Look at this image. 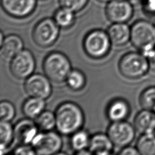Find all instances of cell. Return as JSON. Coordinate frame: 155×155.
Wrapping results in <instances>:
<instances>
[{"label": "cell", "instance_id": "1", "mask_svg": "<svg viewBox=\"0 0 155 155\" xmlns=\"http://www.w3.org/2000/svg\"><path fill=\"white\" fill-rule=\"evenodd\" d=\"M55 113L58 132L63 135H71L81 130L84 122V114L81 108L73 102L60 104Z\"/></svg>", "mask_w": 155, "mask_h": 155}, {"label": "cell", "instance_id": "2", "mask_svg": "<svg viewBox=\"0 0 155 155\" xmlns=\"http://www.w3.org/2000/svg\"><path fill=\"white\" fill-rule=\"evenodd\" d=\"M130 41L144 55L155 49V25L149 21L139 19L131 26Z\"/></svg>", "mask_w": 155, "mask_h": 155}, {"label": "cell", "instance_id": "3", "mask_svg": "<svg viewBox=\"0 0 155 155\" xmlns=\"http://www.w3.org/2000/svg\"><path fill=\"white\" fill-rule=\"evenodd\" d=\"M43 70L48 79L55 83L65 81L71 71L69 59L62 53L53 51L45 58L43 62Z\"/></svg>", "mask_w": 155, "mask_h": 155}, {"label": "cell", "instance_id": "4", "mask_svg": "<svg viewBox=\"0 0 155 155\" xmlns=\"http://www.w3.org/2000/svg\"><path fill=\"white\" fill-rule=\"evenodd\" d=\"M119 70L125 78L137 79L144 76L150 68L148 58L141 52L125 53L119 62Z\"/></svg>", "mask_w": 155, "mask_h": 155}, {"label": "cell", "instance_id": "5", "mask_svg": "<svg viewBox=\"0 0 155 155\" xmlns=\"http://www.w3.org/2000/svg\"><path fill=\"white\" fill-rule=\"evenodd\" d=\"M111 41L107 32L100 29L90 31L84 40V48L91 58L100 59L107 54L111 47Z\"/></svg>", "mask_w": 155, "mask_h": 155}, {"label": "cell", "instance_id": "6", "mask_svg": "<svg viewBox=\"0 0 155 155\" xmlns=\"http://www.w3.org/2000/svg\"><path fill=\"white\" fill-rule=\"evenodd\" d=\"M60 27L53 18H45L34 27L32 37L35 44L43 48L52 45L58 38Z\"/></svg>", "mask_w": 155, "mask_h": 155}, {"label": "cell", "instance_id": "7", "mask_svg": "<svg viewBox=\"0 0 155 155\" xmlns=\"http://www.w3.org/2000/svg\"><path fill=\"white\" fill-rule=\"evenodd\" d=\"M31 145L36 154L51 155L58 153L62 146V140L58 133L51 130L38 133Z\"/></svg>", "mask_w": 155, "mask_h": 155}, {"label": "cell", "instance_id": "8", "mask_svg": "<svg viewBox=\"0 0 155 155\" xmlns=\"http://www.w3.org/2000/svg\"><path fill=\"white\" fill-rule=\"evenodd\" d=\"M35 67V57L27 49H23L10 60V71L15 78L19 79H27L33 74Z\"/></svg>", "mask_w": 155, "mask_h": 155}, {"label": "cell", "instance_id": "9", "mask_svg": "<svg viewBox=\"0 0 155 155\" xmlns=\"http://www.w3.org/2000/svg\"><path fill=\"white\" fill-rule=\"evenodd\" d=\"M136 131L134 127L125 120L113 122L108 128L107 134L114 146L124 148L133 142Z\"/></svg>", "mask_w": 155, "mask_h": 155}, {"label": "cell", "instance_id": "10", "mask_svg": "<svg viewBox=\"0 0 155 155\" xmlns=\"http://www.w3.org/2000/svg\"><path fill=\"white\" fill-rule=\"evenodd\" d=\"M134 12L130 0H111L105 8L106 17L112 23H127L132 18Z\"/></svg>", "mask_w": 155, "mask_h": 155}, {"label": "cell", "instance_id": "11", "mask_svg": "<svg viewBox=\"0 0 155 155\" xmlns=\"http://www.w3.org/2000/svg\"><path fill=\"white\" fill-rule=\"evenodd\" d=\"M50 81L45 74H33L26 79L24 84L25 91L30 97L46 99L51 94Z\"/></svg>", "mask_w": 155, "mask_h": 155}, {"label": "cell", "instance_id": "12", "mask_svg": "<svg viewBox=\"0 0 155 155\" xmlns=\"http://www.w3.org/2000/svg\"><path fill=\"white\" fill-rule=\"evenodd\" d=\"M38 0H1L3 10L10 16L22 19L31 15L35 10Z\"/></svg>", "mask_w": 155, "mask_h": 155}, {"label": "cell", "instance_id": "13", "mask_svg": "<svg viewBox=\"0 0 155 155\" xmlns=\"http://www.w3.org/2000/svg\"><path fill=\"white\" fill-rule=\"evenodd\" d=\"M38 127L29 118L19 120L14 127V139L20 144L30 145L38 134Z\"/></svg>", "mask_w": 155, "mask_h": 155}, {"label": "cell", "instance_id": "14", "mask_svg": "<svg viewBox=\"0 0 155 155\" xmlns=\"http://www.w3.org/2000/svg\"><path fill=\"white\" fill-rule=\"evenodd\" d=\"M0 46L2 57L6 60H11L24 49V42L19 36L11 34L4 37Z\"/></svg>", "mask_w": 155, "mask_h": 155}, {"label": "cell", "instance_id": "15", "mask_svg": "<svg viewBox=\"0 0 155 155\" xmlns=\"http://www.w3.org/2000/svg\"><path fill=\"white\" fill-rule=\"evenodd\" d=\"M134 127L136 130L141 134L154 133L155 131V111L142 108L135 116Z\"/></svg>", "mask_w": 155, "mask_h": 155}, {"label": "cell", "instance_id": "16", "mask_svg": "<svg viewBox=\"0 0 155 155\" xmlns=\"http://www.w3.org/2000/svg\"><path fill=\"white\" fill-rule=\"evenodd\" d=\"M107 33L112 44L116 46L125 45L131 36V28L127 23H112Z\"/></svg>", "mask_w": 155, "mask_h": 155}, {"label": "cell", "instance_id": "17", "mask_svg": "<svg viewBox=\"0 0 155 155\" xmlns=\"http://www.w3.org/2000/svg\"><path fill=\"white\" fill-rule=\"evenodd\" d=\"M113 146L108 134L97 133L90 137L88 148L91 154L107 155L111 153Z\"/></svg>", "mask_w": 155, "mask_h": 155}, {"label": "cell", "instance_id": "18", "mask_svg": "<svg viewBox=\"0 0 155 155\" xmlns=\"http://www.w3.org/2000/svg\"><path fill=\"white\" fill-rule=\"evenodd\" d=\"M130 113V106L127 101L123 99H116L108 105L107 114L113 122L125 120Z\"/></svg>", "mask_w": 155, "mask_h": 155}, {"label": "cell", "instance_id": "19", "mask_svg": "<svg viewBox=\"0 0 155 155\" xmlns=\"http://www.w3.org/2000/svg\"><path fill=\"white\" fill-rule=\"evenodd\" d=\"M45 107V99L30 97L23 103L22 111L26 117L35 119L42 111Z\"/></svg>", "mask_w": 155, "mask_h": 155}, {"label": "cell", "instance_id": "20", "mask_svg": "<svg viewBox=\"0 0 155 155\" xmlns=\"http://www.w3.org/2000/svg\"><path fill=\"white\" fill-rule=\"evenodd\" d=\"M53 19L60 28H68L75 22V12L68 8L60 7L55 11Z\"/></svg>", "mask_w": 155, "mask_h": 155}, {"label": "cell", "instance_id": "21", "mask_svg": "<svg viewBox=\"0 0 155 155\" xmlns=\"http://www.w3.org/2000/svg\"><path fill=\"white\" fill-rule=\"evenodd\" d=\"M136 148L140 154L155 155L154 133L142 134L137 140Z\"/></svg>", "mask_w": 155, "mask_h": 155}, {"label": "cell", "instance_id": "22", "mask_svg": "<svg viewBox=\"0 0 155 155\" xmlns=\"http://www.w3.org/2000/svg\"><path fill=\"white\" fill-rule=\"evenodd\" d=\"M35 120L38 128L44 131H51L56 127L55 113L50 111H42Z\"/></svg>", "mask_w": 155, "mask_h": 155}, {"label": "cell", "instance_id": "23", "mask_svg": "<svg viewBox=\"0 0 155 155\" xmlns=\"http://www.w3.org/2000/svg\"><path fill=\"white\" fill-rule=\"evenodd\" d=\"M90 137L88 133L82 130H79L71 134L70 144L72 148L78 152L88 148Z\"/></svg>", "mask_w": 155, "mask_h": 155}, {"label": "cell", "instance_id": "24", "mask_svg": "<svg viewBox=\"0 0 155 155\" xmlns=\"http://www.w3.org/2000/svg\"><path fill=\"white\" fill-rule=\"evenodd\" d=\"M14 139V127L10 122L1 120L0 142L1 150L6 149Z\"/></svg>", "mask_w": 155, "mask_h": 155}, {"label": "cell", "instance_id": "25", "mask_svg": "<svg viewBox=\"0 0 155 155\" xmlns=\"http://www.w3.org/2000/svg\"><path fill=\"white\" fill-rule=\"evenodd\" d=\"M66 82L68 87L75 91L81 90L86 82L85 77L84 73L78 70H71L68 74Z\"/></svg>", "mask_w": 155, "mask_h": 155}, {"label": "cell", "instance_id": "26", "mask_svg": "<svg viewBox=\"0 0 155 155\" xmlns=\"http://www.w3.org/2000/svg\"><path fill=\"white\" fill-rule=\"evenodd\" d=\"M139 103L143 109L155 111V86L148 87L141 93Z\"/></svg>", "mask_w": 155, "mask_h": 155}, {"label": "cell", "instance_id": "27", "mask_svg": "<svg viewBox=\"0 0 155 155\" xmlns=\"http://www.w3.org/2000/svg\"><path fill=\"white\" fill-rule=\"evenodd\" d=\"M16 110L13 104L8 101H2L0 104L1 120L10 122L15 116Z\"/></svg>", "mask_w": 155, "mask_h": 155}, {"label": "cell", "instance_id": "28", "mask_svg": "<svg viewBox=\"0 0 155 155\" xmlns=\"http://www.w3.org/2000/svg\"><path fill=\"white\" fill-rule=\"evenodd\" d=\"M88 2L89 0H59L60 7L68 8L75 13L82 11Z\"/></svg>", "mask_w": 155, "mask_h": 155}, {"label": "cell", "instance_id": "29", "mask_svg": "<svg viewBox=\"0 0 155 155\" xmlns=\"http://www.w3.org/2000/svg\"><path fill=\"white\" fill-rule=\"evenodd\" d=\"M142 10L145 15L151 19L155 17V0H143L142 2Z\"/></svg>", "mask_w": 155, "mask_h": 155}, {"label": "cell", "instance_id": "30", "mask_svg": "<svg viewBox=\"0 0 155 155\" xmlns=\"http://www.w3.org/2000/svg\"><path fill=\"white\" fill-rule=\"evenodd\" d=\"M14 153L15 154H24V155H29V154H35V151L32 146H30L29 145L26 144H21L19 147H18L14 151Z\"/></svg>", "mask_w": 155, "mask_h": 155}, {"label": "cell", "instance_id": "31", "mask_svg": "<svg viewBox=\"0 0 155 155\" xmlns=\"http://www.w3.org/2000/svg\"><path fill=\"white\" fill-rule=\"evenodd\" d=\"M119 154L122 155H137L140 154L137 148L130 147L129 145L126 146L120 151Z\"/></svg>", "mask_w": 155, "mask_h": 155}, {"label": "cell", "instance_id": "32", "mask_svg": "<svg viewBox=\"0 0 155 155\" xmlns=\"http://www.w3.org/2000/svg\"><path fill=\"white\" fill-rule=\"evenodd\" d=\"M145 56L148 59L150 69L155 71V49L148 52Z\"/></svg>", "mask_w": 155, "mask_h": 155}, {"label": "cell", "instance_id": "33", "mask_svg": "<svg viewBox=\"0 0 155 155\" xmlns=\"http://www.w3.org/2000/svg\"><path fill=\"white\" fill-rule=\"evenodd\" d=\"M97 1L99 2H105V3H107L108 2H109L111 0H97Z\"/></svg>", "mask_w": 155, "mask_h": 155}, {"label": "cell", "instance_id": "34", "mask_svg": "<svg viewBox=\"0 0 155 155\" xmlns=\"http://www.w3.org/2000/svg\"><path fill=\"white\" fill-rule=\"evenodd\" d=\"M151 19H152V21H151V22H152L154 24V25H155V17L153 18H152Z\"/></svg>", "mask_w": 155, "mask_h": 155}, {"label": "cell", "instance_id": "35", "mask_svg": "<svg viewBox=\"0 0 155 155\" xmlns=\"http://www.w3.org/2000/svg\"><path fill=\"white\" fill-rule=\"evenodd\" d=\"M139 1H141V2H142V1H143V0H139Z\"/></svg>", "mask_w": 155, "mask_h": 155}, {"label": "cell", "instance_id": "36", "mask_svg": "<svg viewBox=\"0 0 155 155\" xmlns=\"http://www.w3.org/2000/svg\"><path fill=\"white\" fill-rule=\"evenodd\" d=\"M40 1H44V0H40Z\"/></svg>", "mask_w": 155, "mask_h": 155}]
</instances>
